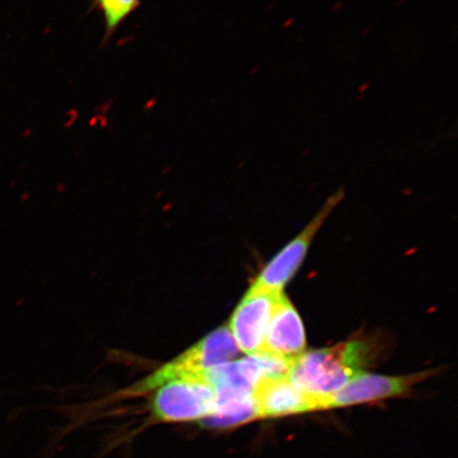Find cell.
<instances>
[{
    "mask_svg": "<svg viewBox=\"0 0 458 458\" xmlns=\"http://www.w3.org/2000/svg\"><path fill=\"white\" fill-rule=\"evenodd\" d=\"M372 357L371 346L354 340L335 347L303 352L292 360L288 377L301 391L326 403L360 374Z\"/></svg>",
    "mask_w": 458,
    "mask_h": 458,
    "instance_id": "obj_1",
    "label": "cell"
},
{
    "mask_svg": "<svg viewBox=\"0 0 458 458\" xmlns=\"http://www.w3.org/2000/svg\"><path fill=\"white\" fill-rule=\"evenodd\" d=\"M156 389L152 411L159 421H199L214 413L215 392L205 375L176 376Z\"/></svg>",
    "mask_w": 458,
    "mask_h": 458,
    "instance_id": "obj_2",
    "label": "cell"
},
{
    "mask_svg": "<svg viewBox=\"0 0 458 458\" xmlns=\"http://www.w3.org/2000/svg\"><path fill=\"white\" fill-rule=\"evenodd\" d=\"M344 197L342 191L332 196L324 208L320 209L302 233L293 242L285 246L280 253L263 268L251 288L263 292H280L288 284L294 274L299 270L307 251L313 242L315 234L318 233L320 226L335 208Z\"/></svg>",
    "mask_w": 458,
    "mask_h": 458,
    "instance_id": "obj_3",
    "label": "cell"
},
{
    "mask_svg": "<svg viewBox=\"0 0 458 458\" xmlns=\"http://www.w3.org/2000/svg\"><path fill=\"white\" fill-rule=\"evenodd\" d=\"M278 293L256 290L250 286L233 314L228 328L240 351L249 356L265 351L268 324Z\"/></svg>",
    "mask_w": 458,
    "mask_h": 458,
    "instance_id": "obj_4",
    "label": "cell"
},
{
    "mask_svg": "<svg viewBox=\"0 0 458 458\" xmlns=\"http://www.w3.org/2000/svg\"><path fill=\"white\" fill-rule=\"evenodd\" d=\"M433 370L410 376H380L362 374L354 377L341 391L332 394L326 409L343 408L403 396L416 383L427 379Z\"/></svg>",
    "mask_w": 458,
    "mask_h": 458,
    "instance_id": "obj_5",
    "label": "cell"
},
{
    "mask_svg": "<svg viewBox=\"0 0 458 458\" xmlns=\"http://www.w3.org/2000/svg\"><path fill=\"white\" fill-rule=\"evenodd\" d=\"M239 352L232 331L222 327L165 365V369L172 376L204 375L217 366L233 362Z\"/></svg>",
    "mask_w": 458,
    "mask_h": 458,
    "instance_id": "obj_6",
    "label": "cell"
},
{
    "mask_svg": "<svg viewBox=\"0 0 458 458\" xmlns=\"http://www.w3.org/2000/svg\"><path fill=\"white\" fill-rule=\"evenodd\" d=\"M305 328L300 314L284 292H279L274 302L263 352L275 354L292 362L305 352Z\"/></svg>",
    "mask_w": 458,
    "mask_h": 458,
    "instance_id": "obj_7",
    "label": "cell"
},
{
    "mask_svg": "<svg viewBox=\"0 0 458 458\" xmlns=\"http://www.w3.org/2000/svg\"><path fill=\"white\" fill-rule=\"evenodd\" d=\"M254 397L260 418L284 417L324 410L323 401L297 388L288 377L261 380Z\"/></svg>",
    "mask_w": 458,
    "mask_h": 458,
    "instance_id": "obj_8",
    "label": "cell"
},
{
    "mask_svg": "<svg viewBox=\"0 0 458 458\" xmlns=\"http://www.w3.org/2000/svg\"><path fill=\"white\" fill-rule=\"evenodd\" d=\"M257 418H260L259 410L255 397L251 396L217 406L213 414L199 423L204 428L223 429L245 425Z\"/></svg>",
    "mask_w": 458,
    "mask_h": 458,
    "instance_id": "obj_9",
    "label": "cell"
},
{
    "mask_svg": "<svg viewBox=\"0 0 458 458\" xmlns=\"http://www.w3.org/2000/svg\"><path fill=\"white\" fill-rule=\"evenodd\" d=\"M140 0H93V8L100 11L105 19L106 34L103 43L111 38L118 27L139 9Z\"/></svg>",
    "mask_w": 458,
    "mask_h": 458,
    "instance_id": "obj_10",
    "label": "cell"
}]
</instances>
